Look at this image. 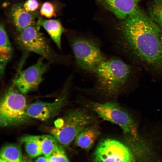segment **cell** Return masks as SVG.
Masks as SVG:
<instances>
[{"mask_svg": "<svg viewBox=\"0 0 162 162\" xmlns=\"http://www.w3.org/2000/svg\"><path fill=\"white\" fill-rule=\"evenodd\" d=\"M42 154L48 158L59 145L56 139L51 135L40 136Z\"/></svg>", "mask_w": 162, "mask_h": 162, "instance_id": "obj_19", "label": "cell"}, {"mask_svg": "<svg viewBox=\"0 0 162 162\" xmlns=\"http://www.w3.org/2000/svg\"><path fill=\"white\" fill-rule=\"evenodd\" d=\"M37 26H42L48 33L58 48L61 50V36L64 32L65 29L59 20L40 19Z\"/></svg>", "mask_w": 162, "mask_h": 162, "instance_id": "obj_15", "label": "cell"}, {"mask_svg": "<svg viewBox=\"0 0 162 162\" xmlns=\"http://www.w3.org/2000/svg\"><path fill=\"white\" fill-rule=\"evenodd\" d=\"M20 140L24 144L26 151L30 158L42 154L40 135H27L21 137Z\"/></svg>", "mask_w": 162, "mask_h": 162, "instance_id": "obj_16", "label": "cell"}, {"mask_svg": "<svg viewBox=\"0 0 162 162\" xmlns=\"http://www.w3.org/2000/svg\"><path fill=\"white\" fill-rule=\"evenodd\" d=\"M26 162H33L31 160H29Z\"/></svg>", "mask_w": 162, "mask_h": 162, "instance_id": "obj_26", "label": "cell"}, {"mask_svg": "<svg viewBox=\"0 0 162 162\" xmlns=\"http://www.w3.org/2000/svg\"><path fill=\"white\" fill-rule=\"evenodd\" d=\"M148 12L150 17L162 29V0H152Z\"/></svg>", "mask_w": 162, "mask_h": 162, "instance_id": "obj_18", "label": "cell"}, {"mask_svg": "<svg viewBox=\"0 0 162 162\" xmlns=\"http://www.w3.org/2000/svg\"><path fill=\"white\" fill-rule=\"evenodd\" d=\"M67 93L52 102L37 101L28 105L26 112L30 118L41 121L48 120L56 115L64 105L66 101Z\"/></svg>", "mask_w": 162, "mask_h": 162, "instance_id": "obj_10", "label": "cell"}, {"mask_svg": "<svg viewBox=\"0 0 162 162\" xmlns=\"http://www.w3.org/2000/svg\"><path fill=\"white\" fill-rule=\"evenodd\" d=\"M13 50L11 43L3 24L0 25V76H3L8 63L12 57Z\"/></svg>", "mask_w": 162, "mask_h": 162, "instance_id": "obj_14", "label": "cell"}, {"mask_svg": "<svg viewBox=\"0 0 162 162\" xmlns=\"http://www.w3.org/2000/svg\"><path fill=\"white\" fill-rule=\"evenodd\" d=\"M68 39L76 65L85 72L93 73L97 67L106 58L96 38L74 34L69 36Z\"/></svg>", "mask_w": 162, "mask_h": 162, "instance_id": "obj_4", "label": "cell"}, {"mask_svg": "<svg viewBox=\"0 0 162 162\" xmlns=\"http://www.w3.org/2000/svg\"><path fill=\"white\" fill-rule=\"evenodd\" d=\"M0 162H8L7 161L5 160L0 158Z\"/></svg>", "mask_w": 162, "mask_h": 162, "instance_id": "obj_25", "label": "cell"}, {"mask_svg": "<svg viewBox=\"0 0 162 162\" xmlns=\"http://www.w3.org/2000/svg\"><path fill=\"white\" fill-rule=\"evenodd\" d=\"M16 31L19 32L31 25H35V16L32 12H28L20 4L14 5L9 11Z\"/></svg>", "mask_w": 162, "mask_h": 162, "instance_id": "obj_12", "label": "cell"}, {"mask_svg": "<svg viewBox=\"0 0 162 162\" xmlns=\"http://www.w3.org/2000/svg\"><path fill=\"white\" fill-rule=\"evenodd\" d=\"M117 26L115 47L143 68L162 77L161 29L140 7Z\"/></svg>", "mask_w": 162, "mask_h": 162, "instance_id": "obj_1", "label": "cell"}, {"mask_svg": "<svg viewBox=\"0 0 162 162\" xmlns=\"http://www.w3.org/2000/svg\"><path fill=\"white\" fill-rule=\"evenodd\" d=\"M130 66L116 57L106 58L94 71L96 89L104 95L115 98L122 91L131 74Z\"/></svg>", "mask_w": 162, "mask_h": 162, "instance_id": "obj_2", "label": "cell"}, {"mask_svg": "<svg viewBox=\"0 0 162 162\" xmlns=\"http://www.w3.org/2000/svg\"><path fill=\"white\" fill-rule=\"evenodd\" d=\"M118 18L122 20L136 10L143 0H100Z\"/></svg>", "mask_w": 162, "mask_h": 162, "instance_id": "obj_11", "label": "cell"}, {"mask_svg": "<svg viewBox=\"0 0 162 162\" xmlns=\"http://www.w3.org/2000/svg\"><path fill=\"white\" fill-rule=\"evenodd\" d=\"M35 25L27 27L18 32L17 43L24 50L35 53L44 59L53 60L56 55L46 39Z\"/></svg>", "mask_w": 162, "mask_h": 162, "instance_id": "obj_7", "label": "cell"}, {"mask_svg": "<svg viewBox=\"0 0 162 162\" xmlns=\"http://www.w3.org/2000/svg\"><path fill=\"white\" fill-rule=\"evenodd\" d=\"M97 121L94 116L84 109H72L55 121L49 132L59 144L68 146L80 132Z\"/></svg>", "mask_w": 162, "mask_h": 162, "instance_id": "obj_3", "label": "cell"}, {"mask_svg": "<svg viewBox=\"0 0 162 162\" xmlns=\"http://www.w3.org/2000/svg\"><path fill=\"white\" fill-rule=\"evenodd\" d=\"M47 158L49 162H70L64 149L61 144Z\"/></svg>", "mask_w": 162, "mask_h": 162, "instance_id": "obj_20", "label": "cell"}, {"mask_svg": "<svg viewBox=\"0 0 162 162\" xmlns=\"http://www.w3.org/2000/svg\"><path fill=\"white\" fill-rule=\"evenodd\" d=\"M160 40L162 46V29H161L160 35Z\"/></svg>", "mask_w": 162, "mask_h": 162, "instance_id": "obj_24", "label": "cell"}, {"mask_svg": "<svg viewBox=\"0 0 162 162\" xmlns=\"http://www.w3.org/2000/svg\"><path fill=\"white\" fill-rule=\"evenodd\" d=\"M44 59L41 57L35 64L17 74L13 83L23 94L36 90L43 80V74L48 66Z\"/></svg>", "mask_w": 162, "mask_h": 162, "instance_id": "obj_9", "label": "cell"}, {"mask_svg": "<svg viewBox=\"0 0 162 162\" xmlns=\"http://www.w3.org/2000/svg\"><path fill=\"white\" fill-rule=\"evenodd\" d=\"M23 7L27 11L32 12L38 9L39 4L37 0H27L24 3Z\"/></svg>", "mask_w": 162, "mask_h": 162, "instance_id": "obj_22", "label": "cell"}, {"mask_svg": "<svg viewBox=\"0 0 162 162\" xmlns=\"http://www.w3.org/2000/svg\"><path fill=\"white\" fill-rule=\"evenodd\" d=\"M35 162H49L48 158L44 156H39L36 159Z\"/></svg>", "mask_w": 162, "mask_h": 162, "instance_id": "obj_23", "label": "cell"}, {"mask_svg": "<svg viewBox=\"0 0 162 162\" xmlns=\"http://www.w3.org/2000/svg\"><path fill=\"white\" fill-rule=\"evenodd\" d=\"M93 162H134L130 149L122 142L114 139L102 140L94 152Z\"/></svg>", "mask_w": 162, "mask_h": 162, "instance_id": "obj_8", "label": "cell"}, {"mask_svg": "<svg viewBox=\"0 0 162 162\" xmlns=\"http://www.w3.org/2000/svg\"><path fill=\"white\" fill-rule=\"evenodd\" d=\"M23 94L13 83L2 95L0 102L1 127L22 124L29 120L26 112L28 104Z\"/></svg>", "mask_w": 162, "mask_h": 162, "instance_id": "obj_5", "label": "cell"}, {"mask_svg": "<svg viewBox=\"0 0 162 162\" xmlns=\"http://www.w3.org/2000/svg\"><path fill=\"white\" fill-rule=\"evenodd\" d=\"M40 13L41 15L47 18H50L56 14L55 7L50 2H45L41 6Z\"/></svg>", "mask_w": 162, "mask_h": 162, "instance_id": "obj_21", "label": "cell"}, {"mask_svg": "<svg viewBox=\"0 0 162 162\" xmlns=\"http://www.w3.org/2000/svg\"><path fill=\"white\" fill-rule=\"evenodd\" d=\"M0 158L8 162H23L20 147L15 144H9L2 148Z\"/></svg>", "mask_w": 162, "mask_h": 162, "instance_id": "obj_17", "label": "cell"}, {"mask_svg": "<svg viewBox=\"0 0 162 162\" xmlns=\"http://www.w3.org/2000/svg\"><path fill=\"white\" fill-rule=\"evenodd\" d=\"M100 134L96 123L87 127L80 132L74 139L75 144L82 149L88 150L93 146Z\"/></svg>", "mask_w": 162, "mask_h": 162, "instance_id": "obj_13", "label": "cell"}, {"mask_svg": "<svg viewBox=\"0 0 162 162\" xmlns=\"http://www.w3.org/2000/svg\"><path fill=\"white\" fill-rule=\"evenodd\" d=\"M88 106L103 120L118 125L125 135L138 136L137 125L132 116L117 103L91 102Z\"/></svg>", "mask_w": 162, "mask_h": 162, "instance_id": "obj_6", "label": "cell"}]
</instances>
